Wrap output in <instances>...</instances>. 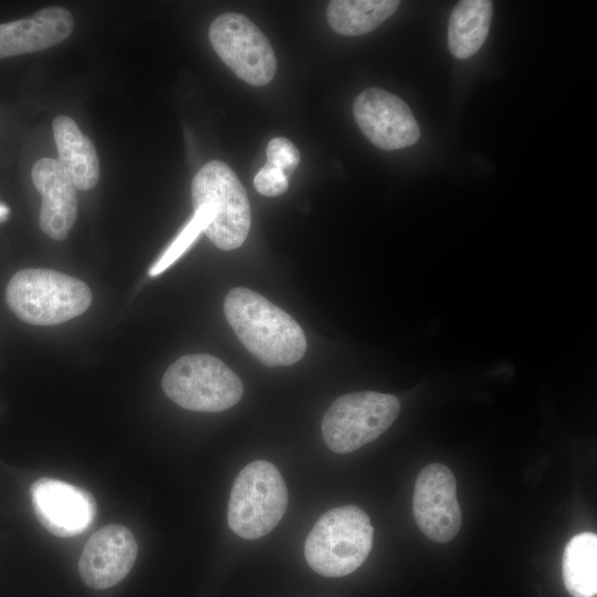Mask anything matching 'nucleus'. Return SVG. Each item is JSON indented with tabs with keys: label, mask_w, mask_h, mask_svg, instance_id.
Returning a JSON list of instances; mask_svg holds the SVG:
<instances>
[{
	"label": "nucleus",
	"mask_w": 597,
	"mask_h": 597,
	"mask_svg": "<svg viewBox=\"0 0 597 597\" xmlns=\"http://www.w3.org/2000/svg\"><path fill=\"white\" fill-rule=\"evenodd\" d=\"M224 315L243 346L268 367L293 365L307 343L298 323L261 294L234 287L227 294Z\"/></svg>",
	"instance_id": "1"
},
{
	"label": "nucleus",
	"mask_w": 597,
	"mask_h": 597,
	"mask_svg": "<svg viewBox=\"0 0 597 597\" xmlns=\"http://www.w3.org/2000/svg\"><path fill=\"white\" fill-rule=\"evenodd\" d=\"M195 212L205 219L203 232L221 250L239 248L251 227L247 191L235 172L221 160L207 163L193 177Z\"/></svg>",
	"instance_id": "2"
},
{
	"label": "nucleus",
	"mask_w": 597,
	"mask_h": 597,
	"mask_svg": "<svg viewBox=\"0 0 597 597\" xmlns=\"http://www.w3.org/2000/svg\"><path fill=\"white\" fill-rule=\"evenodd\" d=\"M6 301L23 322L51 326L83 314L92 292L81 280L49 269H24L9 281Z\"/></svg>",
	"instance_id": "3"
},
{
	"label": "nucleus",
	"mask_w": 597,
	"mask_h": 597,
	"mask_svg": "<svg viewBox=\"0 0 597 597\" xmlns=\"http://www.w3.org/2000/svg\"><path fill=\"white\" fill-rule=\"evenodd\" d=\"M374 527L356 505L332 509L320 516L304 544L310 567L325 577L355 572L371 551Z\"/></svg>",
	"instance_id": "4"
},
{
	"label": "nucleus",
	"mask_w": 597,
	"mask_h": 597,
	"mask_svg": "<svg viewBox=\"0 0 597 597\" xmlns=\"http://www.w3.org/2000/svg\"><path fill=\"white\" fill-rule=\"evenodd\" d=\"M287 501L286 484L277 468L265 460L252 461L232 484L228 524L242 538H260L279 524Z\"/></svg>",
	"instance_id": "5"
},
{
	"label": "nucleus",
	"mask_w": 597,
	"mask_h": 597,
	"mask_svg": "<svg viewBox=\"0 0 597 597\" xmlns=\"http://www.w3.org/2000/svg\"><path fill=\"white\" fill-rule=\"evenodd\" d=\"M166 396L178 406L201 412H219L235 406L244 388L239 376L208 354L185 355L172 363L161 379Z\"/></svg>",
	"instance_id": "6"
},
{
	"label": "nucleus",
	"mask_w": 597,
	"mask_h": 597,
	"mask_svg": "<svg viewBox=\"0 0 597 597\" xmlns=\"http://www.w3.org/2000/svg\"><path fill=\"white\" fill-rule=\"evenodd\" d=\"M399 399L389 394L358 391L338 397L322 420V436L336 453H349L376 440L396 420Z\"/></svg>",
	"instance_id": "7"
},
{
	"label": "nucleus",
	"mask_w": 597,
	"mask_h": 597,
	"mask_svg": "<svg viewBox=\"0 0 597 597\" xmlns=\"http://www.w3.org/2000/svg\"><path fill=\"white\" fill-rule=\"evenodd\" d=\"M209 41L231 71L250 85L262 86L276 72V57L264 33L245 15L227 12L210 24Z\"/></svg>",
	"instance_id": "8"
},
{
	"label": "nucleus",
	"mask_w": 597,
	"mask_h": 597,
	"mask_svg": "<svg viewBox=\"0 0 597 597\" xmlns=\"http://www.w3.org/2000/svg\"><path fill=\"white\" fill-rule=\"evenodd\" d=\"M412 512L418 527L433 542L446 543L458 534L462 515L457 482L448 467L432 463L420 471L415 484Z\"/></svg>",
	"instance_id": "9"
},
{
	"label": "nucleus",
	"mask_w": 597,
	"mask_h": 597,
	"mask_svg": "<svg viewBox=\"0 0 597 597\" xmlns=\"http://www.w3.org/2000/svg\"><path fill=\"white\" fill-rule=\"evenodd\" d=\"M353 114L365 136L381 149L409 147L420 137L409 106L383 88L371 87L362 92L354 102Z\"/></svg>",
	"instance_id": "10"
},
{
	"label": "nucleus",
	"mask_w": 597,
	"mask_h": 597,
	"mask_svg": "<svg viewBox=\"0 0 597 597\" xmlns=\"http://www.w3.org/2000/svg\"><path fill=\"white\" fill-rule=\"evenodd\" d=\"M32 507L42 526L57 537L86 531L96 513L94 496L67 482L40 478L30 488Z\"/></svg>",
	"instance_id": "11"
},
{
	"label": "nucleus",
	"mask_w": 597,
	"mask_h": 597,
	"mask_svg": "<svg viewBox=\"0 0 597 597\" xmlns=\"http://www.w3.org/2000/svg\"><path fill=\"white\" fill-rule=\"evenodd\" d=\"M137 552V542L129 528L106 525L85 544L78 561L80 576L92 589L113 587L130 572Z\"/></svg>",
	"instance_id": "12"
},
{
	"label": "nucleus",
	"mask_w": 597,
	"mask_h": 597,
	"mask_svg": "<svg viewBox=\"0 0 597 597\" xmlns=\"http://www.w3.org/2000/svg\"><path fill=\"white\" fill-rule=\"evenodd\" d=\"M31 177L41 195L39 222L53 240H64L77 213L76 188L56 159L43 157L35 161Z\"/></svg>",
	"instance_id": "13"
},
{
	"label": "nucleus",
	"mask_w": 597,
	"mask_h": 597,
	"mask_svg": "<svg viewBox=\"0 0 597 597\" xmlns=\"http://www.w3.org/2000/svg\"><path fill=\"white\" fill-rule=\"evenodd\" d=\"M74 20L63 7H46L33 15L0 23V59L32 53L64 41Z\"/></svg>",
	"instance_id": "14"
},
{
	"label": "nucleus",
	"mask_w": 597,
	"mask_h": 597,
	"mask_svg": "<svg viewBox=\"0 0 597 597\" xmlns=\"http://www.w3.org/2000/svg\"><path fill=\"white\" fill-rule=\"evenodd\" d=\"M59 154V164L78 190H88L100 179V163L95 147L76 123L66 115L57 116L52 124Z\"/></svg>",
	"instance_id": "15"
},
{
	"label": "nucleus",
	"mask_w": 597,
	"mask_h": 597,
	"mask_svg": "<svg viewBox=\"0 0 597 597\" xmlns=\"http://www.w3.org/2000/svg\"><path fill=\"white\" fill-rule=\"evenodd\" d=\"M493 3L489 0H463L453 8L448 28V45L457 59H469L483 45L489 34Z\"/></svg>",
	"instance_id": "16"
},
{
	"label": "nucleus",
	"mask_w": 597,
	"mask_h": 597,
	"mask_svg": "<svg viewBox=\"0 0 597 597\" xmlns=\"http://www.w3.org/2000/svg\"><path fill=\"white\" fill-rule=\"evenodd\" d=\"M399 3L397 0H333L327 6L326 19L339 34L362 35L391 17Z\"/></svg>",
	"instance_id": "17"
},
{
	"label": "nucleus",
	"mask_w": 597,
	"mask_h": 597,
	"mask_svg": "<svg viewBox=\"0 0 597 597\" xmlns=\"http://www.w3.org/2000/svg\"><path fill=\"white\" fill-rule=\"evenodd\" d=\"M563 579L573 597L597 593V535L584 532L570 538L563 555Z\"/></svg>",
	"instance_id": "18"
},
{
	"label": "nucleus",
	"mask_w": 597,
	"mask_h": 597,
	"mask_svg": "<svg viewBox=\"0 0 597 597\" xmlns=\"http://www.w3.org/2000/svg\"><path fill=\"white\" fill-rule=\"evenodd\" d=\"M205 219L200 212H195L191 220L185 226L163 255L150 268L149 275L156 276L169 268L193 243L203 230Z\"/></svg>",
	"instance_id": "19"
},
{
	"label": "nucleus",
	"mask_w": 597,
	"mask_h": 597,
	"mask_svg": "<svg viewBox=\"0 0 597 597\" xmlns=\"http://www.w3.org/2000/svg\"><path fill=\"white\" fill-rule=\"evenodd\" d=\"M266 164L279 168L286 177H290L300 164V151L285 137L272 138L266 146Z\"/></svg>",
	"instance_id": "20"
},
{
	"label": "nucleus",
	"mask_w": 597,
	"mask_h": 597,
	"mask_svg": "<svg viewBox=\"0 0 597 597\" xmlns=\"http://www.w3.org/2000/svg\"><path fill=\"white\" fill-rule=\"evenodd\" d=\"M253 185L261 195L276 197L287 190L289 177L279 168L265 164L255 175Z\"/></svg>",
	"instance_id": "21"
},
{
	"label": "nucleus",
	"mask_w": 597,
	"mask_h": 597,
	"mask_svg": "<svg viewBox=\"0 0 597 597\" xmlns=\"http://www.w3.org/2000/svg\"><path fill=\"white\" fill-rule=\"evenodd\" d=\"M10 213L9 207L0 201V222H3L8 219Z\"/></svg>",
	"instance_id": "22"
}]
</instances>
